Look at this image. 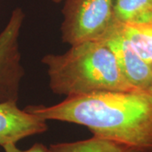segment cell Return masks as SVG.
<instances>
[{"label": "cell", "instance_id": "6", "mask_svg": "<svg viewBox=\"0 0 152 152\" xmlns=\"http://www.w3.org/2000/svg\"><path fill=\"white\" fill-rule=\"evenodd\" d=\"M48 129L47 120L20 109L16 102L0 103V146L17 144Z\"/></svg>", "mask_w": 152, "mask_h": 152}, {"label": "cell", "instance_id": "1", "mask_svg": "<svg viewBox=\"0 0 152 152\" xmlns=\"http://www.w3.org/2000/svg\"><path fill=\"white\" fill-rule=\"evenodd\" d=\"M26 110L45 120L86 127L94 136L134 152H152V94L140 91H102L66 97L53 106Z\"/></svg>", "mask_w": 152, "mask_h": 152}, {"label": "cell", "instance_id": "11", "mask_svg": "<svg viewBox=\"0 0 152 152\" xmlns=\"http://www.w3.org/2000/svg\"><path fill=\"white\" fill-rule=\"evenodd\" d=\"M53 3H55V4H59V3H61L63 0H52Z\"/></svg>", "mask_w": 152, "mask_h": 152}, {"label": "cell", "instance_id": "7", "mask_svg": "<svg viewBox=\"0 0 152 152\" xmlns=\"http://www.w3.org/2000/svg\"><path fill=\"white\" fill-rule=\"evenodd\" d=\"M111 27L140 58L152 64V25L114 21Z\"/></svg>", "mask_w": 152, "mask_h": 152}, {"label": "cell", "instance_id": "9", "mask_svg": "<svg viewBox=\"0 0 152 152\" xmlns=\"http://www.w3.org/2000/svg\"><path fill=\"white\" fill-rule=\"evenodd\" d=\"M48 152H134L113 140L93 135L91 138L75 142L53 144Z\"/></svg>", "mask_w": 152, "mask_h": 152}, {"label": "cell", "instance_id": "5", "mask_svg": "<svg viewBox=\"0 0 152 152\" xmlns=\"http://www.w3.org/2000/svg\"><path fill=\"white\" fill-rule=\"evenodd\" d=\"M99 40L113 53L120 70L131 86L152 94V64L137 54L112 27Z\"/></svg>", "mask_w": 152, "mask_h": 152}, {"label": "cell", "instance_id": "8", "mask_svg": "<svg viewBox=\"0 0 152 152\" xmlns=\"http://www.w3.org/2000/svg\"><path fill=\"white\" fill-rule=\"evenodd\" d=\"M114 21L152 25V0H114Z\"/></svg>", "mask_w": 152, "mask_h": 152}, {"label": "cell", "instance_id": "3", "mask_svg": "<svg viewBox=\"0 0 152 152\" xmlns=\"http://www.w3.org/2000/svg\"><path fill=\"white\" fill-rule=\"evenodd\" d=\"M114 0H66L62 40L70 46L99 40L114 22Z\"/></svg>", "mask_w": 152, "mask_h": 152}, {"label": "cell", "instance_id": "4", "mask_svg": "<svg viewBox=\"0 0 152 152\" xmlns=\"http://www.w3.org/2000/svg\"><path fill=\"white\" fill-rule=\"evenodd\" d=\"M25 13L16 8L0 32V103L18 102L20 87L25 75L19 38Z\"/></svg>", "mask_w": 152, "mask_h": 152}, {"label": "cell", "instance_id": "10", "mask_svg": "<svg viewBox=\"0 0 152 152\" xmlns=\"http://www.w3.org/2000/svg\"><path fill=\"white\" fill-rule=\"evenodd\" d=\"M4 152H48V147L41 143L34 144L27 150H20L16 146V144H9L3 146Z\"/></svg>", "mask_w": 152, "mask_h": 152}, {"label": "cell", "instance_id": "2", "mask_svg": "<svg viewBox=\"0 0 152 152\" xmlns=\"http://www.w3.org/2000/svg\"><path fill=\"white\" fill-rule=\"evenodd\" d=\"M49 87L66 97L102 91H137L126 80L113 53L101 40L72 45L63 54H47Z\"/></svg>", "mask_w": 152, "mask_h": 152}]
</instances>
